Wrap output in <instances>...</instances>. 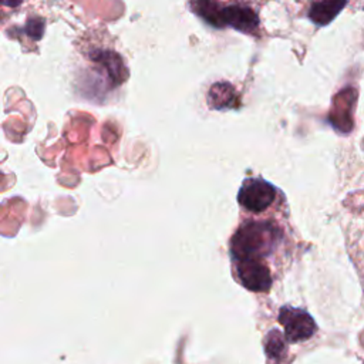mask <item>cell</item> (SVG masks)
<instances>
[{
	"label": "cell",
	"mask_w": 364,
	"mask_h": 364,
	"mask_svg": "<svg viewBox=\"0 0 364 364\" xmlns=\"http://www.w3.org/2000/svg\"><path fill=\"white\" fill-rule=\"evenodd\" d=\"M280 230L270 222H249L240 226L230 240V256L235 259H262L280 242Z\"/></svg>",
	"instance_id": "1"
},
{
	"label": "cell",
	"mask_w": 364,
	"mask_h": 364,
	"mask_svg": "<svg viewBox=\"0 0 364 364\" xmlns=\"http://www.w3.org/2000/svg\"><path fill=\"white\" fill-rule=\"evenodd\" d=\"M277 188L263 178H246L239 189L237 202L252 213L266 210L276 199Z\"/></svg>",
	"instance_id": "2"
},
{
	"label": "cell",
	"mask_w": 364,
	"mask_h": 364,
	"mask_svg": "<svg viewBox=\"0 0 364 364\" xmlns=\"http://www.w3.org/2000/svg\"><path fill=\"white\" fill-rule=\"evenodd\" d=\"M277 321L283 327L289 343H300L309 340L317 331V324L313 317L307 311L297 307H280Z\"/></svg>",
	"instance_id": "3"
},
{
	"label": "cell",
	"mask_w": 364,
	"mask_h": 364,
	"mask_svg": "<svg viewBox=\"0 0 364 364\" xmlns=\"http://www.w3.org/2000/svg\"><path fill=\"white\" fill-rule=\"evenodd\" d=\"M237 279L243 287L252 291H267L272 286V274L262 259H235Z\"/></svg>",
	"instance_id": "4"
},
{
	"label": "cell",
	"mask_w": 364,
	"mask_h": 364,
	"mask_svg": "<svg viewBox=\"0 0 364 364\" xmlns=\"http://www.w3.org/2000/svg\"><path fill=\"white\" fill-rule=\"evenodd\" d=\"M226 26L250 34L259 27V17L253 9L240 4H232L225 7Z\"/></svg>",
	"instance_id": "5"
},
{
	"label": "cell",
	"mask_w": 364,
	"mask_h": 364,
	"mask_svg": "<svg viewBox=\"0 0 364 364\" xmlns=\"http://www.w3.org/2000/svg\"><path fill=\"white\" fill-rule=\"evenodd\" d=\"M348 0H317L309 9V18L318 27L330 24L347 6Z\"/></svg>",
	"instance_id": "6"
},
{
	"label": "cell",
	"mask_w": 364,
	"mask_h": 364,
	"mask_svg": "<svg viewBox=\"0 0 364 364\" xmlns=\"http://www.w3.org/2000/svg\"><path fill=\"white\" fill-rule=\"evenodd\" d=\"M225 7L218 0H191V10L209 26L216 28L226 27Z\"/></svg>",
	"instance_id": "7"
},
{
	"label": "cell",
	"mask_w": 364,
	"mask_h": 364,
	"mask_svg": "<svg viewBox=\"0 0 364 364\" xmlns=\"http://www.w3.org/2000/svg\"><path fill=\"white\" fill-rule=\"evenodd\" d=\"M336 98L341 102L343 108L341 109L334 108V112L331 114V117L334 118L333 124H334V127L340 128L343 132H347L353 127L351 114L354 111V105H355V100H357V91L354 88H346Z\"/></svg>",
	"instance_id": "8"
},
{
	"label": "cell",
	"mask_w": 364,
	"mask_h": 364,
	"mask_svg": "<svg viewBox=\"0 0 364 364\" xmlns=\"http://www.w3.org/2000/svg\"><path fill=\"white\" fill-rule=\"evenodd\" d=\"M287 338L284 334H282L277 330H272L266 337H264V353L270 360L280 361L283 355L287 351Z\"/></svg>",
	"instance_id": "9"
},
{
	"label": "cell",
	"mask_w": 364,
	"mask_h": 364,
	"mask_svg": "<svg viewBox=\"0 0 364 364\" xmlns=\"http://www.w3.org/2000/svg\"><path fill=\"white\" fill-rule=\"evenodd\" d=\"M24 31L27 33L28 37L33 40H40L44 33V20L40 17H31L27 20Z\"/></svg>",
	"instance_id": "10"
},
{
	"label": "cell",
	"mask_w": 364,
	"mask_h": 364,
	"mask_svg": "<svg viewBox=\"0 0 364 364\" xmlns=\"http://www.w3.org/2000/svg\"><path fill=\"white\" fill-rule=\"evenodd\" d=\"M0 1H1V4L6 6V7H17V6H20L24 0H0Z\"/></svg>",
	"instance_id": "11"
},
{
	"label": "cell",
	"mask_w": 364,
	"mask_h": 364,
	"mask_svg": "<svg viewBox=\"0 0 364 364\" xmlns=\"http://www.w3.org/2000/svg\"><path fill=\"white\" fill-rule=\"evenodd\" d=\"M363 9H364V7H363Z\"/></svg>",
	"instance_id": "12"
}]
</instances>
